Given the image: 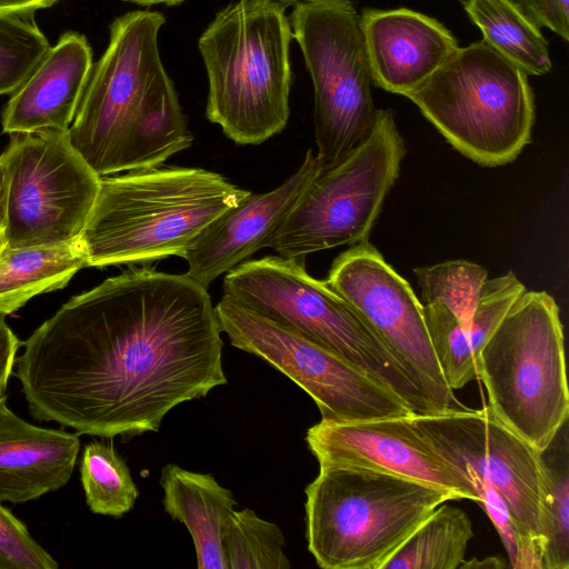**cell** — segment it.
Wrapping results in <instances>:
<instances>
[{"label": "cell", "instance_id": "22", "mask_svg": "<svg viewBox=\"0 0 569 569\" xmlns=\"http://www.w3.org/2000/svg\"><path fill=\"white\" fill-rule=\"evenodd\" d=\"M462 6L480 29L483 40L527 76H541L552 68L549 46L511 0H463Z\"/></svg>", "mask_w": 569, "mask_h": 569}, {"label": "cell", "instance_id": "37", "mask_svg": "<svg viewBox=\"0 0 569 569\" xmlns=\"http://www.w3.org/2000/svg\"><path fill=\"white\" fill-rule=\"evenodd\" d=\"M276 2H278L279 4L283 6L284 8L289 7V6H293L302 0H273Z\"/></svg>", "mask_w": 569, "mask_h": 569}, {"label": "cell", "instance_id": "21", "mask_svg": "<svg viewBox=\"0 0 569 569\" xmlns=\"http://www.w3.org/2000/svg\"><path fill=\"white\" fill-rule=\"evenodd\" d=\"M88 267L80 238L56 246L0 250V315L8 316L33 297L66 287Z\"/></svg>", "mask_w": 569, "mask_h": 569}, {"label": "cell", "instance_id": "27", "mask_svg": "<svg viewBox=\"0 0 569 569\" xmlns=\"http://www.w3.org/2000/svg\"><path fill=\"white\" fill-rule=\"evenodd\" d=\"M428 333L448 387L453 391L478 379L470 332L441 302L422 305Z\"/></svg>", "mask_w": 569, "mask_h": 569}, {"label": "cell", "instance_id": "25", "mask_svg": "<svg viewBox=\"0 0 569 569\" xmlns=\"http://www.w3.org/2000/svg\"><path fill=\"white\" fill-rule=\"evenodd\" d=\"M280 528L251 510H233L223 536L228 569H288Z\"/></svg>", "mask_w": 569, "mask_h": 569}, {"label": "cell", "instance_id": "32", "mask_svg": "<svg viewBox=\"0 0 569 569\" xmlns=\"http://www.w3.org/2000/svg\"><path fill=\"white\" fill-rule=\"evenodd\" d=\"M0 315V401L7 398L9 378L13 371L17 353L22 342L12 332Z\"/></svg>", "mask_w": 569, "mask_h": 569}, {"label": "cell", "instance_id": "10", "mask_svg": "<svg viewBox=\"0 0 569 569\" xmlns=\"http://www.w3.org/2000/svg\"><path fill=\"white\" fill-rule=\"evenodd\" d=\"M289 21L313 84L316 158L323 170L365 141L376 122L360 14L351 0H302Z\"/></svg>", "mask_w": 569, "mask_h": 569}, {"label": "cell", "instance_id": "8", "mask_svg": "<svg viewBox=\"0 0 569 569\" xmlns=\"http://www.w3.org/2000/svg\"><path fill=\"white\" fill-rule=\"evenodd\" d=\"M409 98L446 140L472 161H513L535 122L528 76L483 39L458 47Z\"/></svg>", "mask_w": 569, "mask_h": 569}, {"label": "cell", "instance_id": "29", "mask_svg": "<svg viewBox=\"0 0 569 569\" xmlns=\"http://www.w3.org/2000/svg\"><path fill=\"white\" fill-rule=\"evenodd\" d=\"M547 463V462H546ZM541 535L546 569L569 568V477L563 467L546 466Z\"/></svg>", "mask_w": 569, "mask_h": 569}, {"label": "cell", "instance_id": "3", "mask_svg": "<svg viewBox=\"0 0 569 569\" xmlns=\"http://www.w3.org/2000/svg\"><path fill=\"white\" fill-rule=\"evenodd\" d=\"M250 191L201 168H150L101 177L80 234L88 267L149 266L184 253Z\"/></svg>", "mask_w": 569, "mask_h": 569}, {"label": "cell", "instance_id": "16", "mask_svg": "<svg viewBox=\"0 0 569 569\" xmlns=\"http://www.w3.org/2000/svg\"><path fill=\"white\" fill-rule=\"evenodd\" d=\"M320 166L309 149L300 168L281 186L263 193H249L238 206L218 217L184 253L187 274L208 288L261 248L287 217Z\"/></svg>", "mask_w": 569, "mask_h": 569}, {"label": "cell", "instance_id": "28", "mask_svg": "<svg viewBox=\"0 0 569 569\" xmlns=\"http://www.w3.org/2000/svg\"><path fill=\"white\" fill-rule=\"evenodd\" d=\"M33 16L0 13V94L14 92L50 48Z\"/></svg>", "mask_w": 569, "mask_h": 569}, {"label": "cell", "instance_id": "14", "mask_svg": "<svg viewBox=\"0 0 569 569\" xmlns=\"http://www.w3.org/2000/svg\"><path fill=\"white\" fill-rule=\"evenodd\" d=\"M325 281L391 350L438 413L460 406L437 360L422 303L368 240L337 257Z\"/></svg>", "mask_w": 569, "mask_h": 569}, {"label": "cell", "instance_id": "6", "mask_svg": "<svg viewBox=\"0 0 569 569\" xmlns=\"http://www.w3.org/2000/svg\"><path fill=\"white\" fill-rule=\"evenodd\" d=\"M305 260L268 256L244 261L227 272L223 295L342 357L415 413H438L383 341L326 281L307 272Z\"/></svg>", "mask_w": 569, "mask_h": 569}, {"label": "cell", "instance_id": "1", "mask_svg": "<svg viewBox=\"0 0 569 569\" xmlns=\"http://www.w3.org/2000/svg\"><path fill=\"white\" fill-rule=\"evenodd\" d=\"M221 332L207 288L187 273L131 267L38 327L14 376L33 419L129 439L227 383Z\"/></svg>", "mask_w": 569, "mask_h": 569}, {"label": "cell", "instance_id": "5", "mask_svg": "<svg viewBox=\"0 0 569 569\" xmlns=\"http://www.w3.org/2000/svg\"><path fill=\"white\" fill-rule=\"evenodd\" d=\"M306 492L308 550L325 569H382L445 490L353 467H323Z\"/></svg>", "mask_w": 569, "mask_h": 569}, {"label": "cell", "instance_id": "35", "mask_svg": "<svg viewBox=\"0 0 569 569\" xmlns=\"http://www.w3.org/2000/svg\"><path fill=\"white\" fill-rule=\"evenodd\" d=\"M6 214V180L2 166L0 163V227L3 228Z\"/></svg>", "mask_w": 569, "mask_h": 569}, {"label": "cell", "instance_id": "33", "mask_svg": "<svg viewBox=\"0 0 569 569\" xmlns=\"http://www.w3.org/2000/svg\"><path fill=\"white\" fill-rule=\"evenodd\" d=\"M59 0H0V13L36 12L49 8Z\"/></svg>", "mask_w": 569, "mask_h": 569}, {"label": "cell", "instance_id": "30", "mask_svg": "<svg viewBox=\"0 0 569 569\" xmlns=\"http://www.w3.org/2000/svg\"><path fill=\"white\" fill-rule=\"evenodd\" d=\"M58 562L0 502V569H57Z\"/></svg>", "mask_w": 569, "mask_h": 569}, {"label": "cell", "instance_id": "20", "mask_svg": "<svg viewBox=\"0 0 569 569\" xmlns=\"http://www.w3.org/2000/svg\"><path fill=\"white\" fill-rule=\"evenodd\" d=\"M160 486L166 512L189 530L199 569H228L223 536L234 510L232 492L208 473L169 463L162 468Z\"/></svg>", "mask_w": 569, "mask_h": 569}, {"label": "cell", "instance_id": "9", "mask_svg": "<svg viewBox=\"0 0 569 569\" xmlns=\"http://www.w3.org/2000/svg\"><path fill=\"white\" fill-rule=\"evenodd\" d=\"M406 154L391 110H377L369 137L319 170L268 242L279 256L306 258L368 240Z\"/></svg>", "mask_w": 569, "mask_h": 569}, {"label": "cell", "instance_id": "34", "mask_svg": "<svg viewBox=\"0 0 569 569\" xmlns=\"http://www.w3.org/2000/svg\"><path fill=\"white\" fill-rule=\"evenodd\" d=\"M506 567V562L499 558V557H489V558H486L483 560H478V559H472V560H465L459 568H470V569H480V568H486V569H492V568H496V569H500V568H505Z\"/></svg>", "mask_w": 569, "mask_h": 569}, {"label": "cell", "instance_id": "17", "mask_svg": "<svg viewBox=\"0 0 569 569\" xmlns=\"http://www.w3.org/2000/svg\"><path fill=\"white\" fill-rule=\"evenodd\" d=\"M360 24L372 84L408 97L458 49L437 19L407 8H365Z\"/></svg>", "mask_w": 569, "mask_h": 569}, {"label": "cell", "instance_id": "13", "mask_svg": "<svg viewBox=\"0 0 569 569\" xmlns=\"http://www.w3.org/2000/svg\"><path fill=\"white\" fill-rule=\"evenodd\" d=\"M421 436L471 482L493 488L522 535H541L543 453L508 428L489 406L409 417ZM476 490V489H475Z\"/></svg>", "mask_w": 569, "mask_h": 569}, {"label": "cell", "instance_id": "4", "mask_svg": "<svg viewBox=\"0 0 569 569\" xmlns=\"http://www.w3.org/2000/svg\"><path fill=\"white\" fill-rule=\"evenodd\" d=\"M293 39L286 8L238 0L198 41L209 83L207 119L238 144H261L287 126Z\"/></svg>", "mask_w": 569, "mask_h": 569}, {"label": "cell", "instance_id": "39", "mask_svg": "<svg viewBox=\"0 0 569 569\" xmlns=\"http://www.w3.org/2000/svg\"><path fill=\"white\" fill-rule=\"evenodd\" d=\"M458 1L462 2L463 0H458Z\"/></svg>", "mask_w": 569, "mask_h": 569}, {"label": "cell", "instance_id": "11", "mask_svg": "<svg viewBox=\"0 0 569 569\" xmlns=\"http://www.w3.org/2000/svg\"><path fill=\"white\" fill-rule=\"evenodd\" d=\"M0 163L7 247L56 246L80 237L101 177L72 147L68 130L11 133Z\"/></svg>", "mask_w": 569, "mask_h": 569}, {"label": "cell", "instance_id": "31", "mask_svg": "<svg viewBox=\"0 0 569 569\" xmlns=\"http://www.w3.org/2000/svg\"><path fill=\"white\" fill-rule=\"evenodd\" d=\"M538 28H547L569 40V0H511Z\"/></svg>", "mask_w": 569, "mask_h": 569}, {"label": "cell", "instance_id": "38", "mask_svg": "<svg viewBox=\"0 0 569 569\" xmlns=\"http://www.w3.org/2000/svg\"><path fill=\"white\" fill-rule=\"evenodd\" d=\"M4 238H3V228L0 227V250L3 248L4 246Z\"/></svg>", "mask_w": 569, "mask_h": 569}, {"label": "cell", "instance_id": "18", "mask_svg": "<svg viewBox=\"0 0 569 569\" xmlns=\"http://www.w3.org/2000/svg\"><path fill=\"white\" fill-rule=\"evenodd\" d=\"M92 50L83 34L64 32L22 84L1 114L4 133L66 131L71 126L92 70Z\"/></svg>", "mask_w": 569, "mask_h": 569}, {"label": "cell", "instance_id": "36", "mask_svg": "<svg viewBox=\"0 0 569 569\" xmlns=\"http://www.w3.org/2000/svg\"><path fill=\"white\" fill-rule=\"evenodd\" d=\"M134 4H139L142 7H149L153 4H166V6H177L179 3H182L186 0H121Z\"/></svg>", "mask_w": 569, "mask_h": 569}, {"label": "cell", "instance_id": "15", "mask_svg": "<svg viewBox=\"0 0 569 569\" xmlns=\"http://www.w3.org/2000/svg\"><path fill=\"white\" fill-rule=\"evenodd\" d=\"M410 417V416H409ZM409 417L361 421L322 420L306 441L319 467H353L389 473L478 502L469 479L412 426Z\"/></svg>", "mask_w": 569, "mask_h": 569}, {"label": "cell", "instance_id": "19", "mask_svg": "<svg viewBox=\"0 0 569 569\" xmlns=\"http://www.w3.org/2000/svg\"><path fill=\"white\" fill-rule=\"evenodd\" d=\"M0 401V502L23 503L57 491L70 480L79 433L27 422Z\"/></svg>", "mask_w": 569, "mask_h": 569}, {"label": "cell", "instance_id": "24", "mask_svg": "<svg viewBox=\"0 0 569 569\" xmlns=\"http://www.w3.org/2000/svg\"><path fill=\"white\" fill-rule=\"evenodd\" d=\"M80 478L87 506L93 513L122 517L139 496L126 461L111 442L93 440L86 445Z\"/></svg>", "mask_w": 569, "mask_h": 569}, {"label": "cell", "instance_id": "7", "mask_svg": "<svg viewBox=\"0 0 569 569\" xmlns=\"http://www.w3.org/2000/svg\"><path fill=\"white\" fill-rule=\"evenodd\" d=\"M478 379L499 420L543 453L569 416L563 327L550 295L518 297L480 350Z\"/></svg>", "mask_w": 569, "mask_h": 569}, {"label": "cell", "instance_id": "12", "mask_svg": "<svg viewBox=\"0 0 569 569\" xmlns=\"http://www.w3.org/2000/svg\"><path fill=\"white\" fill-rule=\"evenodd\" d=\"M230 343L257 356L302 388L322 420L361 421L415 412L392 390L342 357L223 295L214 307Z\"/></svg>", "mask_w": 569, "mask_h": 569}, {"label": "cell", "instance_id": "2", "mask_svg": "<svg viewBox=\"0 0 569 569\" xmlns=\"http://www.w3.org/2000/svg\"><path fill=\"white\" fill-rule=\"evenodd\" d=\"M164 22L150 10L114 19L108 47L92 67L68 137L100 177L160 167L193 141L160 59Z\"/></svg>", "mask_w": 569, "mask_h": 569}, {"label": "cell", "instance_id": "23", "mask_svg": "<svg viewBox=\"0 0 569 569\" xmlns=\"http://www.w3.org/2000/svg\"><path fill=\"white\" fill-rule=\"evenodd\" d=\"M473 537L460 508L439 505L387 560L382 569H457Z\"/></svg>", "mask_w": 569, "mask_h": 569}, {"label": "cell", "instance_id": "26", "mask_svg": "<svg viewBox=\"0 0 569 569\" xmlns=\"http://www.w3.org/2000/svg\"><path fill=\"white\" fill-rule=\"evenodd\" d=\"M415 273L422 305L443 303L469 331L481 288L488 279L487 270L466 260H451L416 268Z\"/></svg>", "mask_w": 569, "mask_h": 569}]
</instances>
